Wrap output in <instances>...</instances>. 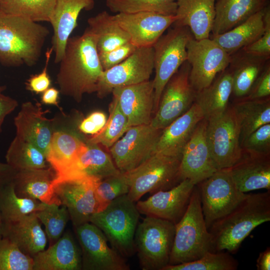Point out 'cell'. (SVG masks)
<instances>
[{"instance_id": "cell-37", "label": "cell", "mask_w": 270, "mask_h": 270, "mask_svg": "<svg viewBox=\"0 0 270 270\" xmlns=\"http://www.w3.org/2000/svg\"><path fill=\"white\" fill-rule=\"evenodd\" d=\"M5 157L6 162L16 171L48 166L46 156L40 149L16 136L11 142Z\"/></svg>"}, {"instance_id": "cell-30", "label": "cell", "mask_w": 270, "mask_h": 270, "mask_svg": "<svg viewBox=\"0 0 270 270\" xmlns=\"http://www.w3.org/2000/svg\"><path fill=\"white\" fill-rule=\"evenodd\" d=\"M268 0H218L212 35L220 34L238 26L268 5Z\"/></svg>"}, {"instance_id": "cell-17", "label": "cell", "mask_w": 270, "mask_h": 270, "mask_svg": "<svg viewBox=\"0 0 270 270\" xmlns=\"http://www.w3.org/2000/svg\"><path fill=\"white\" fill-rule=\"evenodd\" d=\"M195 184L184 179L170 189L156 192L136 206L140 214L170 221L176 224L184 215Z\"/></svg>"}, {"instance_id": "cell-8", "label": "cell", "mask_w": 270, "mask_h": 270, "mask_svg": "<svg viewBox=\"0 0 270 270\" xmlns=\"http://www.w3.org/2000/svg\"><path fill=\"white\" fill-rule=\"evenodd\" d=\"M192 34L186 26H174L152 46L154 88L153 114L156 111L163 90L170 78L186 61V46Z\"/></svg>"}, {"instance_id": "cell-43", "label": "cell", "mask_w": 270, "mask_h": 270, "mask_svg": "<svg viewBox=\"0 0 270 270\" xmlns=\"http://www.w3.org/2000/svg\"><path fill=\"white\" fill-rule=\"evenodd\" d=\"M39 220L44 225L47 237L54 242L61 237L70 219L68 212L63 205L42 203L35 212Z\"/></svg>"}, {"instance_id": "cell-54", "label": "cell", "mask_w": 270, "mask_h": 270, "mask_svg": "<svg viewBox=\"0 0 270 270\" xmlns=\"http://www.w3.org/2000/svg\"><path fill=\"white\" fill-rule=\"evenodd\" d=\"M16 172L6 162H0V189L12 182Z\"/></svg>"}, {"instance_id": "cell-26", "label": "cell", "mask_w": 270, "mask_h": 270, "mask_svg": "<svg viewBox=\"0 0 270 270\" xmlns=\"http://www.w3.org/2000/svg\"><path fill=\"white\" fill-rule=\"evenodd\" d=\"M2 237L8 239L23 253L33 258L45 250L47 236L35 212L18 220L2 224Z\"/></svg>"}, {"instance_id": "cell-56", "label": "cell", "mask_w": 270, "mask_h": 270, "mask_svg": "<svg viewBox=\"0 0 270 270\" xmlns=\"http://www.w3.org/2000/svg\"><path fill=\"white\" fill-rule=\"evenodd\" d=\"M2 220L0 212V238H2Z\"/></svg>"}, {"instance_id": "cell-21", "label": "cell", "mask_w": 270, "mask_h": 270, "mask_svg": "<svg viewBox=\"0 0 270 270\" xmlns=\"http://www.w3.org/2000/svg\"><path fill=\"white\" fill-rule=\"evenodd\" d=\"M47 112L39 102L28 101L22 104L14 118L16 136L36 146L46 157L54 132V120L46 117Z\"/></svg>"}, {"instance_id": "cell-45", "label": "cell", "mask_w": 270, "mask_h": 270, "mask_svg": "<svg viewBox=\"0 0 270 270\" xmlns=\"http://www.w3.org/2000/svg\"><path fill=\"white\" fill-rule=\"evenodd\" d=\"M33 264L32 258L8 239L0 238V270H33Z\"/></svg>"}, {"instance_id": "cell-51", "label": "cell", "mask_w": 270, "mask_h": 270, "mask_svg": "<svg viewBox=\"0 0 270 270\" xmlns=\"http://www.w3.org/2000/svg\"><path fill=\"white\" fill-rule=\"evenodd\" d=\"M107 120V116L104 112L94 111L80 122L78 128L80 132L85 134L94 136L102 130Z\"/></svg>"}, {"instance_id": "cell-40", "label": "cell", "mask_w": 270, "mask_h": 270, "mask_svg": "<svg viewBox=\"0 0 270 270\" xmlns=\"http://www.w3.org/2000/svg\"><path fill=\"white\" fill-rule=\"evenodd\" d=\"M106 6L117 14L152 12L174 16L177 8L176 0H106Z\"/></svg>"}, {"instance_id": "cell-22", "label": "cell", "mask_w": 270, "mask_h": 270, "mask_svg": "<svg viewBox=\"0 0 270 270\" xmlns=\"http://www.w3.org/2000/svg\"><path fill=\"white\" fill-rule=\"evenodd\" d=\"M204 118L202 108L194 102L188 111L162 130L153 154L181 159L182 151L194 129Z\"/></svg>"}, {"instance_id": "cell-24", "label": "cell", "mask_w": 270, "mask_h": 270, "mask_svg": "<svg viewBox=\"0 0 270 270\" xmlns=\"http://www.w3.org/2000/svg\"><path fill=\"white\" fill-rule=\"evenodd\" d=\"M120 174L110 154L99 148L98 144L86 143V146L76 163L68 170L56 176L53 183L84 178H94L102 180Z\"/></svg>"}, {"instance_id": "cell-47", "label": "cell", "mask_w": 270, "mask_h": 270, "mask_svg": "<svg viewBox=\"0 0 270 270\" xmlns=\"http://www.w3.org/2000/svg\"><path fill=\"white\" fill-rule=\"evenodd\" d=\"M264 20L265 30L262 35L256 41L242 49L246 53L255 56L270 58V7L264 8Z\"/></svg>"}, {"instance_id": "cell-20", "label": "cell", "mask_w": 270, "mask_h": 270, "mask_svg": "<svg viewBox=\"0 0 270 270\" xmlns=\"http://www.w3.org/2000/svg\"><path fill=\"white\" fill-rule=\"evenodd\" d=\"M112 93L126 116L129 128L150 124L154 106L152 80L116 88Z\"/></svg>"}, {"instance_id": "cell-41", "label": "cell", "mask_w": 270, "mask_h": 270, "mask_svg": "<svg viewBox=\"0 0 270 270\" xmlns=\"http://www.w3.org/2000/svg\"><path fill=\"white\" fill-rule=\"evenodd\" d=\"M128 128L126 116L117 101L113 98L110 106V115L104 126L98 134L88 137L86 143L100 144L110 148Z\"/></svg>"}, {"instance_id": "cell-52", "label": "cell", "mask_w": 270, "mask_h": 270, "mask_svg": "<svg viewBox=\"0 0 270 270\" xmlns=\"http://www.w3.org/2000/svg\"><path fill=\"white\" fill-rule=\"evenodd\" d=\"M6 89V86L0 89V134L2 132V124L6 116L18 106L16 100L2 94Z\"/></svg>"}, {"instance_id": "cell-19", "label": "cell", "mask_w": 270, "mask_h": 270, "mask_svg": "<svg viewBox=\"0 0 270 270\" xmlns=\"http://www.w3.org/2000/svg\"><path fill=\"white\" fill-rule=\"evenodd\" d=\"M114 18L138 48L152 46L176 20V16L152 12L118 13Z\"/></svg>"}, {"instance_id": "cell-15", "label": "cell", "mask_w": 270, "mask_h": 270, "mask_svg": "<svg viewBox=\"0 0 270 270\" xmlns=\"http://www.w3.org/2000/svg\"><path fill=\"white\" fill-rule=\"evenodd\" d=\"M82 254V270H129L125 258L110 247L102 232L90 222L75 228Z\"/></svg>"}, {"instance_id": "cell-34", "label": "cell", "mask_w": 270, "mask_h": 270, "mask_svg": "<svg viewBox=\"0 0 270 270\" xmlns=\"http://www.w3.org/2000/svg\"><path fill=\"white\" fill-rule=\"evenodd\" d=\"M265 8L230 30L222 34L212 35L211 38L230 56L232 55L262 35L266 28L264 18Z\"/></svg>"}, {"instance_id": "cell-48", "label": "cell", "mask_w": 270, "mask_h": 270, "mask_svg": "<svg viewBox=\"0 0 270 270\" xmlns=\"http://www.w3.org/2000/svg\"><path fill=\"white\" fill-rule=\"evenodd\" d=\"M138 48L130 42L111 50L98 53L103 70H108L121 63Z\"/></svg>"}, {"instance_id": "cell-27", "label": "cell", "mask_w": 270, "mask_h": 270, "mask_svg": "<svg viewBox=\"0 0 270 270\" xmlns=\"http://www.w3.org/2000/svg\"><path fill=\"white\" fill-rule=\"evenodd\" d=\"M33 270H80L82 254L69 233L33 257Z\"/></svg>"}, {"instance_id": "cell-55", "label": "cell", "mask_w": 270, "mask_h": 270, "mask_svg": "<svg viewBox=\"0 0 270 270\" xmlns=\"http://www.w3.org/2000/svg\"><path fill=\"white\" fill-rule=\"evenodd\" d=\"M256 266L258 270H270V248L269 247L260 253Z\"/></svg>"}, {"instance_id": "cell-4", "label": "cell", "mask_w": 270, "mask_h": 270, "mask_svg": "<svg viewBox=\"0 0 270 270\" xmlns=\"http://www.w3.org/2000/svg\"><path fill=\"white\" fill-rule=\"evenodd\" d=\"M175 226L169 264L194 261L208 252H214L212 236L204 218L196 185L194 186L184 215Z\"/></svg>"}, {"instance_id": "cell-46", "label": "cell", "mask_w": 270, "mask_h": 270, "mask_svg": "<svg viewBox=\"0 0 270 270\" xmlns=\"http://www.w3.org/2000/svg\"><path fill=\"white\" fill-rule=\"evenodd\" d=\"M240 146L244 152L256 156H270V123L251 133Z\"/></svg>"}, {"instance_id": "cell-33", "label": "cell", "mask_w": 270, "mask_h": 270, "mask_svg": "<svg viewBox=\"0 0 270 270\" xmlns=\"http://www.w3.org/2000/svg\"><path fill=\"white\" fill-rule=\"evenodd\" d=\"M232 92V75L228 68L208 86L196 92L194 102L202 108L204 118L208 120L226 110Z\"/></svg>"}, {"instance_id": "cell-14", "label": "cell", "mask_w": 270, "mask_h": 270, "mask_svg": "<svg viewBox=\"0 0 270 270\" xmlns=\"http://www.w3.org/2000/svg\"><path fill=\"white\" fill-rule=\"evenodd\" d=\"M153 70V47L138 48L122 62L103 70L98 82L97 96L103 98L115 88L149 80Z\"/></svg>"}, {"instance_id": "cell-3", "label": "cell", "mask_w": 270, "mask_h": 270, "mask_svg": "<svg viewBox=\"0 0 270 270\" xmlns=\"http://www.w3.org/2000/svg\"><path fill=\"white\" fill-rule=\"evenodd\" d=\"M48 28L0 10V63L4 66H32L38 62Z\"/></svg>"}, {"instance_id": "cell-2", "label": "cell", "mask_w": 270, "mask_h": 270, "mask_svg": "<svg viewBox=\"0 0 270 270\" xmlns=\"http://www.w3.org/2000/svg\"><path fill=\"white\" fill-rule=\"evenodd\" d=\"M270 220V191L248 194L235 208L208 228L214 252L236 253L258 226Z\"/></svg>"}, {"instance_id": "cell-39", "label": "cell", "mask_w": 270, "mask_h": 270, "mask_svg": "<svg viewBox=\"0 0 270 270\" xmlns=\"http://www.w3.org/2000/svg\"><path fill=\"white\" fill-rule=\"evenodd\" d=\"M55 4L56 0H0V10L33 22H50Z\"/></svg>"}, {"instance_id": "cell-44", "label": "cell", "mask_w": 270, "mask_h": 270, "mask_svg": "<svg viewBox=\"0 0 270 270\" xmlns=\"http://www.w3.org/2000/svg\"><path fill=\"white\" fill-rule=\"evenodd\" d=\"M129 190L130 186L122 173L100 180L96 188L98 212L104 209L116 198L127 194Z\"/></svg>"}, {"instance_id": "cell-57", "label": "cell", "mask_w": 270, "mask_h": 270, "mask_svg": "<svg viewBox=\"0 0 270 270\" xmlns=\"http://www.w3.org/2000/svg\"><path fill=\"white\" fill-rule=\"evenodd\" d=\"M6 86H0V89L6 87Z\"/></svg>"}, {"instance_id": "cell-1", "label": "cell", "mask_w": 270, "mask_h": 270, "mask_svg": "<svg viewBox=\"0 0 270 270\" xmlns=\"http://www.w3.org/2000/svg\"><path fill=\"white\" fill-rule=\"evenodd\" d=\"M59 63L56 82L62 94L80 102L84 94L96 92L103 70L95 36L87 28L81 36L69 38Z\"/></svg>"}, {"instance_id": "cell-16", "label": "cell", "mask_w": 270, "mask_h": 270, "mask_svg": "<svg viewBox=\"0 0 270 270\" xmlns=\"http://www.w3.org/2000/svg\"><path fill=\"white\" fill-rule=\"evenodd\" d=\"M100 180L94 178L64 180L52 184L61 205L67 208L74 228L89 222L98 212L96 188Z\"/></svg>"}, {"instance_id": "cell-11", "label": "cell", "mask_w": 270, "mask_h": 270, "mask_svg": "<svg viewBox=\"0 0 270 270\" xmlns=\"http://www.w3.org/2000/svg\"><path fill=\"white\" fill-rule=\"evenodd\" d=\"M186 48L190 82L196 92L208 86L228 67L230 56L210 38L196 40L192 36Z\"/></svg>"}, {"instance_id": "cell-38", "label": "cell", "mask_w": 270, "mask_h": 270, "mask_svg": "<svg viewBox=\"0 0 270 270\" xmlns=\"http://www.w3.org/2000/svg\"><path fill=\"white\" fill-rule=\"evenodd\" d=\"M42 203L36 200L18 196L10 182L0 189V212L2 224L16 221L36 212Z\"/></svg>"}, {"instance_id": "cell-49", "label": "cell", "mask_w": 270, "mask_h": 270, "mask_svg": "<svg viewBox=\"0 0 270 270\" xmlns=\"http://www.w3.org/2000/svg\"><path fill=\"white\" fill-rule=\"evenodd\" d=\"M52 52V48L47 49L45 53V65L42 70L40 73L31 75L24 83L27 90L39 94L42 93L50 86L52 80L48 72V68Z\"/></svg>"}, {"instance_id": "cell-28", "label": "cell", "mask_w": 270, "mask_h": 270, "mask_svg": "<svg viewBox=\"0 0 270 270\" xmlns=\"http://www.w3.org/2000/svg\"><path fill=\"white\" fill-rule=\"evenodd\" d=\"M215 0H176L174 26L188 27L196 40L210 38L214 16Z\"/></svg>"}, {"instance_id": "cell-6", "label": "cell", "mask_w": 270, "mask_h": 270, "mask_svg": "<svg viewBox=\"0 0 270 270\" xmlns=\"http://www.w3.org/2000/svg\"><path fill=\"white\" fill-rule=\"evenodd\" d=\"M174 223L146 216L137 226L134 247L142 270H163L169 264L175 234Z\"/></svg>"}, {"instance_id": "cell-7", "label": "cell", "mask_w": 270, "mask_h": 270, "mask_svg": "<svg viewBox=\"0 0 270 270\" xmlns=\"http://www.w3.org/2000/svg\"><path fill=\"white\" fill-rule=\"evenodd\" d=\"M180 158L153 154L136 168L124 174L130 186L127 194L136 202L145 194L172 188L182 180Z\"/></svg>"}, {"instance_id": "cell-18", "label": "cell", "mask_w": 270, "mask_h": 270, "mask_svg": "<svg viewBox=\"0 0 270 270\" xmlns=\"http://www.w3.org/2000/svg\"><path fill=\"white\" fill-rule=\"evenodd\" d=\"M207 123L204 118L198 124L182 151L180 160L181 179H189L196 185L218 170L206 140Z\"/></svg>"}, {"instance_id": "cell-50", "label": "cell", "mask_w": 270, "mask_h": 270, "mask_svg": "<svg viewBox=\"0 0 270 270\" xmlns=\"http://www.w3.org/2000/svg\"><path fill=\"white\" fill-rule=\"evenodd\" d=\"M270 96V63L268 60L256 79L248 94L245 97L240 99L259 100L269 97Z\"/></svg>"}, {"instance_id": "cell-32", "label": "cell", "mask_w": 270, "mask_h": 270, "mask_svg": "<svg viewBox=\"0 0 270 270\" xmlns=\"http://www.w3.org/2000/svg\"><path fill=\"white\" fill-rule=\"evenodd\" d=\"M269 58L252 55L242 49L230 56L228 68L232 79V94L238 98L245 97L264 68Z\"/></svg>"}, {"instance_id": "cell-25", "label": "cell", "mask_w": 270, "mask_h": 270, "mask_svg": "<svg viewBox=\"0 0 270 270\" xmlns=\"http://www.w3.org/2000/svg\"><path fill=\"white\" fill-rule=\"evenodd\" d=\"M56 176L50 166L43 168L22 170L16 171L12 182L18 196L62 206L52 185Z\"/></svg>"}, {"instance_id": "cell-35", "label": "cell", "mask_w": 270, "mask_h": 270, "mask_svg": "<svg viewBox=\"0 0 270 270\" xmlns=\"http://www.w3.org/2000/svg\"><path fill=\"white\" fill-rule=\"evenodd\" d=\"M87 28L95 36L98 53L114 49L130 42L128 34L121 28L114 15L102 12L88 20Z\"/></svg>"}, {"instance_id": "cell-10", "label": "cell", "mask_w": 270, "mask_h": 270, "mask_svg": "<svg viewBox=\"0 0 270 270\" xmlns=\"http://www.w3.org/2000/svg\"><path fill=\"white\" fill-rule=\"evenodd\" d=\"M208 121L206 137L217 170L230 168L240 158V127L233 106Z\"/></svg>"}, {"instance_id": "cell-42", "label": "cell", "mask_w": 270, "mask_h": 270, "mask_svg": "<svg viewBox=\"0 0 270 270\" xmlns=\"http://www.w3.org/2000/svg\"><path fill=\"white\" fill-rule=\"evenodd\" d=\"M238 266L237 260L227 251L210 252L197 260L168 264L163 270H236Z\"/></svg>"}, {"instance_id": "cell-5", "label": "cell", "mask_w": 270, "mask_h": 270, "mask_svg": "<svg viewBox=\"0 0 270 270\" xmlns=\"http://www.w3.org/2000/svg\"><path fill=\"white\" fill-rule=\"evenodd\" d=\"M140 214L135 202L124 194L92 214L89 222L102 232L112 248L120 255L130 258L136 253L134 238Z\"/></svg>"}, {"instance_id": "cell-29", "label": "cell", "mask_w": 270, "mask_h": 270, "mask_svg": "<svg viewBox=\"0 0 270 270\" xmlns=\"http://www.w3.org/2000/svg\"><path fill=\"white\" fill-rule=\"evenodd\" d=\"M236 188L246 192L270 190V156H260L242 152L239 160L230 168Z\"/></svg>"}, {"instance_id": "cell-31", "label": "cell", "mask_w": 270, "mask_h": 270, "mask_svg": "<svg viewBox=\"0 0 270 270\" xmlns=\"http://www.w3.org/2000/svg\"><path fill=\"white\" fill-rule=\"evenodd\" d=\"M86 146V142L71 132L54 131L46 155V161L58 176L76 163Z\"/></svg>"}, {"instance_id": "cell-53", "label": "cell", "mask_w": 270, "mask_h": 270, "mask_svg": "<svg viewBox=\"0 0 270 270\" xmlns=\"http://www.w3.org/2000/svg\"><path fill=\"white\" fill-rule=\"evenodd\" d=\"M60 92V90L55 88L50 87L42 93V103L44 104L55 106L63 112L62 108L59 106Z\"/></svg>"}, {"instance_id": "cell-23", "label": "cell", "mask_w": 270, "mask_h": 270, "mask_svg": "<svg viewBox=\"0 0 270 270\" xmlns=\"http://www.w3.org/2000/svg\"><path fill=\"white\" fill-rule=\"evenodd\" d=\"M94 0H56L51 24L53 29L52 48L54 62L62 58L67 41L78 26V19L82 10H90Z\"/></svg>"}, {"instance_id": "cell-36", "label": "cell", "mask_w": 270, "mask_h": 270, "mask_svg": "<svg viewBox=\"0 0 270 270\" xmlns=\"http://www.w3.org/2000/svg\"><path fill=\"white\" fill-rule=\"evenodd\" d=\"M232 106L240 127V144L256 129L270 123V96L259 100L240 99Z\"/></svg>"}, {"instance_id": "cell-12", "label": "cell", "mask_w": 270, "mask_h": 270, "mask_svg": "<svg viewBox=\"0 0 270 270\" xmlns=\"http://www.w3.org/2000/svg\"><path fill=\"white\" fill-rule=\"evenodd\" d=\"M190 65L186 61L172 76L162 92L150 124L163 130L182 115L194 102L196 92L189 80Z\"/></svg>"}, {"instance_id": "cell-9", "label": "cell", "mask_w": 270, "mask_h": 270, "mask_svg": "<svg viewBox=\"0 0 270 270\" xmlns=\"http://www.w3.org/2000/svg\"><path fill=\"white\" fill-rule=\"evenodd\" d=\"M196 185L208 229L214 222L235 208L248 194L236 188L231 176L230 168L216 170Z\"/></svg>"}, {"instance_id": "cell-13", "label": "cell", "mask_w": 270, "mask_h": 270, "mask_svg": "<svg viewBox=\"0 0 270 270\" xmlns=\"http://www.w3.org/2000/svg\"><path fill=\"white\" fill-rule=\"evenodd\" d=\"M162 130L150 124L130 127L110 148V156L121 173L140 164L154 152Z\"/></svg>"}]
</instances>
